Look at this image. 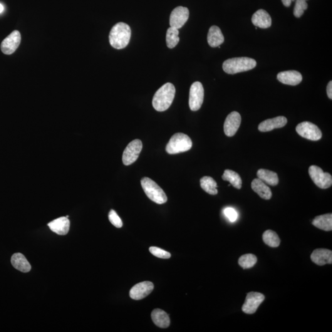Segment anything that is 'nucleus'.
I'll return each mask as SVG.
<instances>
[{
  "label": "nucleus",
  "mask_w": 332,
  "mask_h": 332,
  "mask_svg": "<svg viewBox=\"0 0 332 332\" xmlns=\"http://www.w3.org/2000/svg\"><path fill=\"white\" fill-rule=\"evenodd\" d=\"M175 88L173 84L167 83L158 89L153 97V107L158 111H165L170 107L175 98Z\"/></svg>",
  "instance_id": "obj_1"
},
{
  "label": "nucleus",
  "mask_w": 332,
  "mask_h": 332,
  "mask_svg": "<svg viewBox=\"0 0 332 332\" xmlns=\"http://www.w3.org/2000/svg\"><path fill=\"white\" fill-rule=\"evenodd\" d=\"M131 36V29L129 25L124 22H119L111 30L109 41L114 48L124 49L130 43Z\"/></svg>",
  "instance_id": "obj_2"
},
{
  "label": "nucleus",
  "mask_w": 332,
  "mask_h": 332,
  "mask_svg": "<svg viewBox=\"0 0 332 332\" xmlns=\"http://www.w3.org/2000/svg\"><path fill=\"white\" fill-rule=\"evenodd\" d=\"M257 66V62L254 59L249 58H235L228 59L223 64V69L228 74L244 72L254 68Z\"/></svg>",
  "instance_id": "obj_3"
},
{
  "label": "nucleus",
  "mask_w": 332,
  "mask_h": 332,
  "mask_svg": "<svg viewBox=\"0 0 332 332\" xmlns=\"http://www.w3.org/2000/svg\"><path fill=\"white\" fill-rule=\"evenodd\" d=\"M141 185L148 198L158 204H165L167 201V196L162 188L151 178L143 177Z\"/></svg>",
  "instance_id": "obj_4"
},
{
  "label": "nucleus",
  "mask_w": 332,
  "mask_h": 332,
  "mask_svg": "<svg viewBox=\"0 0 332 332\" xmlns=\"http://www.w3.org/2000/svg\"><path fill=\"white\" fill-rule=\"evenodd\" d=\"M192 145V141L187 135L177 133L170 138L169 142L166 145V150L168 154H177L190 150Z\"/></svg>",
  "instance_id": "obj_5"
},
{
  "label": "nucleus",
  "mask_w": 332,
  "mask_h": 332,
  "mask_svg": "<svg viewBox=\"0 0 332 332\" xmlns=\"http://www.w3.org/2000/svg\"><path fill=\"white\" fill-rule=\"evenodd\" d=\"M309 174L316 186L322 189L330 188L332 185V177L330 173L324 172L321 167L311 166L309 168Z\"/></svg>",
  "instance_id": "obj_6"
},
{
  "label": "nucleus",
  "mask_w": 332,
  "mask_h": 332,
  "mask_svg": "<svg viewBox=\"0 0 332 332\" xmlns=\"http://www.w3.org/2000/svg\"><path fill=\"white\" fill-rule=\"evenodd\" d=\"M296 131L301 137L313 141L320 140L323 135L320 129L308 121L299 123L296 127Z\"/></svg>",
  "instance_id": "obj_7"
},
{
  "label": "nucleus",
  "mask_w": 332,
  "mask_h": 332,
  "mask_svg": "<svg viewBox=\"0 0 332 332\" xmlns=\"http://www.w3.org/2000/svg\"><path fill=\"white\" fill-rule=\"evenodd\" d=\"M204 91L202 84L197 81L191 86L189 97V106L192 111L199 110L204 101Z\"/></svg>",
  "instance_id": "obj_8"
},
{
  "label": "nucleus",
  "mask_w": 332,
  "mask_h": 332,
  "mask_svg": "<svg viewBox=\"0 0 332 332\" xmlns=\"http://www.w3.org/2000/svg\"><path fill=\"white\" fill-rule=\"evenodd\" d=\"M142 141L136 139L129 143L123 155V162L125 166H130L138 159L142 150Z\"/></svg>",
  "instance_id": "obj_9"
},
{
  "label": "nucleus",
  "mask_w": 332,
  "mask_h": 332,
  "mask_svg": "<svg viewBox=\"0 0 332 332\" xmlns=\"http://www.w3.org/2000/svg\"><path fill=\"white\" fill-rule=\"evenodd\" d=\"M265 299L264 294L259 292H249L247 294L246 301L242 306V311L247 314H254Z\"/></svg>",
  "instance_id": "obj_10"
},
{
  "label": "nucleus",
  "mask_w": 332,
  "mask_h": 332,
  "mask_svg": "<svg viewBox=\"0 0 332 332\" xmlns=\"http://www.w3.org/2000/svg\"><path fill=\"white\" fill-rule=\"evenodd\" d=\"M189 10L187 7L183 6L175 7L170 14V27L177 29L182 28L189 18Z\"/></svg>",
  "instance_id": "obj_11"
},
{
  "label": "nucleus",
  "mask_w": 332,
  "mask_h": 332,
  "mask_svg": "<svg viewBox=\"0 0 332 332\" xmlns=\"http://www.w3.org/2000/svg\"><path fill=\"white\" fill-rule=\"evenodd\" d=\"M21 41V35L20 32L15 31L2 41L1 49L2 53L7 55L13 54L18 48Z\"/></svg>",
  "instance_id": "obj_12"
},
{
  "label": "nucleus",
  "mask_w": 332,
  "mask_h": 332,
  "mask_svg": "<svg viewBox=\"0 0 332 332\" xmlns=\"http://www.w3.org/2000/svg\"><path fill=\"white\" fill-rule=\"evenodd\" d=\"M154 289V284L152 282L144 281L135 285L131 289L130 296L135 300H140L145 298L152 293Z\"/></svg>",
  "instance_id": "obj_13"
},
{
  "label": "nucleus",
  "mask_w": 332,
  "mask_h": 332,
  "mask_svg": "<svg viewBox=\"0 0 332 332\" xmlns=\"http://www.w3.org/2000/svg\"><path fill=\"white\" fill-rule=\"evenodd\" d=\"M241 123V116L237 111H232L228 115L224 123V132L228 137L236 134Z\"/></svg>",
  "instance_id": "obj_14"
},
{
  "label": "nucleus",
  "mask_w": 332,
  "mask_h": 332,
  "mask_svg": "<svg viewBox=\"0 0 332 332\" xmlns=\"http://www.w3.org/2000/svg\"><path fill=\"white\" fill-rule=\"evenodd\" d=\"M287 120L286 117L282 116H277V117L263 121L259 126V130L263 133L269 132L274 129L283 128L287 125Z\"/></svg>",
  "instance_id": "obj_15"
},
{
  "label": "nucleus",
  "mask_w": 332,
  "mask_h": 332,
  "mask_svg": "<svg viewBox=\"0 0 332 332\" xmlns=\"http://www.w3.org/2000/svg\"><path fill=\"white\" fill-rule=\"evenodd\" d=\"M277 78L280 82L291 86L298 85L303 79L301 74L296 70L282 71L277 75Z\"/></svg>",
  "instance_id": "obj_16"
},
{
  "label": "nucleus",
  "mask_w": 332,
  "mask_h": 332,
  "mask_svg": "<svg viewBox=\"0 0 332 332\" xmlns=\"http://www.w3.org/2000/svg\"><path fill=\"white\" fill-rule=\"evenodd\" d=\"M311 259L314 264L319 266L332 264V250L326 249L314 250L311 255Z\"/></svg>",
  "instance_id": "obj_17"
},
{
  "label": "nucleus",
  "mask_w": 332,
  "mask_h": 332,
  "mask_svg": "<svg viewBox=\"0 0 332 332\" xmlns=\"http://www.w3.org/2000/svg\"><path fill=\"white\" fill-rule=\"evenodd\" d=\"M70 226V220L66 217L59 218L48 224V227L52 232L63 236L68 233Z\"/></svg>",
  "instance_id": "obj_18"
},
{
  "label": "nucleus",
  "mask_w": 332,
  "mask_h": 332,
  "mask_svg": "<svg viewBox=\"0 0 332 332\" xmlns=\"http://www.w3.org/2000/svg\"><path fill=\"white\" fill-rule=\"evenodd\" d=\"M252 22L255 26L261 29L269 28L272 24L271 16L264 9L255 12L252 17Z\"/></svg>",
  "instance_id": "obj_19"
},
{
  "label": "nucleus",
  "mask_w": 332,
  "mask_h": 332,
  "mask_svg": "<svg viewBox=\"0 0 332 332\" xmlns=\"http://www.w3.org/2000/svg\"><path fill=\"white\" fill-rule=\"evenodd\" d=\"M225 38L221 30L217 26H212L207 34V41L212 48L219 47L224 43Z\"/></svg>",
  "instance_id": "obj_20"
},
{
  "label": "nucleus",
  "mask_w": 332,
  "mask_h": 332,
  "mask_svg": "<svg viewBox=\"0 0 332 332\" xmlns=\"http://www.w3.org/2000/svg\"><path fill=\"white\" fill-rule=\"evenodd\" d=\"M251 187L254 192L259 195L262 199L269 200L272 197L271 189L265 184V183L259 178L253 180Z\"/></svg>",
  "instance_id": "obj_21"
},
{
  "label": "nucleus",
  "mask_w": 332,
  "mask_h": 332,
  "mask_svg": "<svg viewBox=\"0 0 332 332\" xmlns=\"http://www.w3.org/2000/svg\"><path fill=\"white\" fill-rule=\"evenodd\" d=\"M11 264L14 268L22 272L31 271L32 266L28 260L21 253H16L11 257Z\"/></svg>",
  "instance_id": "obj_22"
},
{
  "label": "nucleus",
  "mask_w": 332,
  "mask_h": 332,
  "mask_svg": "<svg viewBox=\"0 0 332 332\" xmlns=\"http://www.w3.org/2000/svg\"><path fill=\"white\" fill-rule=\"evenodd\" d=\"M151 316H152L153 323L160 328L166 329L170 326L169 316L162 309H154L151 314Z\"/></svg>",
  "instance_id": "obj_23"
},
{
  "label": "nucleus",
  "mask_w": 332,
  "mask_h": 332,
  "mask_svg": "<svg viewBox=\"0 0 332 332\" xmlns=\"http://www.w3.org/2000/svg\"><path fill=\"white\" fill-rule=\"evenodd\" d=\"M312 224L314 227L326 232L332 230V214H328L316 217Z\"/></svg>",
  "instance_id": "obj_24"
},
{
  "label": "nucleus",
  "mask_w": 332,
  "mask_h": 332,
  "mask_svg": "<svg viewBox=\"0 0 332 332\" xmlns=\"http://www.w3.org/2000/svg\"><path fill=\"white\" fill-rule=\"evenodd\" d=\"M257 175L258 178L267 185L276 186L279 183L278 175L272 171L261 168L258 170Z\"/></svg>",
  "instance_id": "obj_25"
},
{
  "label": "nucleus",
  "mask_w": 332,
  "mask_h": 332,
  "mask_svg": "<svg viewBox=\"0 0 332 332\" xmlns=\"http://www.w3.org/2000/svg\"><path fill=\"white\" fill-rule=\"evenodd\" d=\"M222 179L228 181L230 184L233 186L237 189H241L242 188V179L240 175L233 170L227 169L225 170L222 175Z\"/></svg>",
  "instance_id": "obj_26"
},
{
  "label": "nucleus",
  "mask_w": 332,
  "mask_h": 332,
  "mask_svg": "<svg viewBox=\"0 0 332 332\" xmlns=\"http://www.w3.org/2000/svg\"><path fill=\"white\" fill-rule=\"evenodd\" d=\"M200 187L205 192L212 195H217V183L214 178L205 176L200 179Z\"/></svg>",
  "instance_id": "obj_27"
},
{
  "label": "nucleus",
  "mask_w": 332,
  "mask_h": 332,
  "mask_svg": "<svg viewBox=\"0 0 332 332\" xmlns=\"http://www.w3.org/2000/svg\"><path fill=\"white\" fill-rule=\"evenodd\" d=\"M263 240L265 244L271 247H277L281 243L278 235L272 230H267L263 234Z\"/></svg>",
  "instance_id": "obj_28"
},
{
  "label": "nucleus",
  "mask_w": 332,
  "mask_h": 332,
  "mask_svg": "<svg viewBox=\"0 0 332 332\" xmlns=\"http://www.w3.org/2000/svg\"><path fill=\"white\" fill-rule=\"evenodd\" d=\"M178 29L170 27L166 33V43L168 48L172 49L177 45L180 41Z\"/></svg>",
  "instance_id": "obj_29"
},
{
  "label": "nucleus",
  "mask_w": 332,
  "mask_h": 332,
  "mask_svg": "<svg viewBox=\"0 0 332 332\" xmlns=\"http://www.w3.org/2000/svg\"><path fill=\"white\" fill-rule=\"evenodd\" d=\"M257 258L254 254H246L242 255L239 259V265L243 269H249L254 267L257 264Z\"/></svg>",
  "instance_id": "obj_30"
},
{
  "label": "nucleus",
  "mask_w": 332,
  "mask_h": 332,
  "mask_svg": "<svg viewBox=\"0 0 332 332\" xmlns=\"http://www.w3.org/2000/svg\"><path fill=\"white\" fill-rule=\"evenodd\" d=\"M307 8H308V4L306 0H296L294 11V16L298 18L300 17Z\"/></svg>",
  "instance_id": "obj_31"
},
{
  "label": "nucleus",
  "mask_w": 332,
  "mask_h": 332,
  "mask_svg": "<svg viewBox=\"0 0 332 332\" xmlns=\"http://www.w3.org/2000/svg\"><path fill=\"white\" fill-rule=\"evenodd\" d=\"M149 250L151 254L160 259H168L171 257L170 253L157 247H151Z\"/></svg>",
  "instance_id": "obj_32"
},
{
  "label": "nucleus",
  "mask_w": 332,
  "mask_h": 332,
  "mask_svg": "<svg viewBox=\"0 0 332 332\" xmlns=\"http://www.w3.org/2000/svg\"><path fill=\"white\" fill-rule=\"evenodd\" d=\"M108 219L109 220H110L111 224L114 225V226L115 227L120 229V228L123 227L122 220H121L118 214H116V212L115 211V210H110V212H109L108 214Z\"/></svg>",
  "instance_id": "obj_33"
},
{
  "label": "nucleus",
  "mask_w": 332,
  "mask_h": 332,
  "mask_svg": "<svg viewBox=\"0 0 332 332\" xmlns=\"http://www.w3.org/2000/svg\"><path fill=\"white\" fill-rule=\"evenodd\" d=\"M224 214L231 222L236 221L237 219V213L233 208L227 207L224 210Z\"/></svg>",
  "instance_id": "obj_34"
},
{
  "label": "nucleus",
  "mask_w": 332,
  "mask_h": 332,
  "mask_svg": "<svg viewBox=\"0 0 332 332\" xmlns=\"http://www.w3.org/2000/svg\"><path fill=\"white\" fill-rule=\"evenodd\" d=\"M327 93H328V96L329 98L332 99V81H331L329 83L328 87H327Z\"/></svg>",
  "instance_id": "obj_35"
},
{
  "label": "nucleus",
  "mask_w": 332,
  "mask_h": 332,
  "mask_svg": "<svg viewBox=\"0 0 332 332\" xmlns=\"http://www.w3.org/2000/svg\"><path fill=\"white\" fill-rule=\"evenodd\" d=\"M294 1L295 0H282V3L286 7L291 6L292 2Z\"/></svg>",
  "instance_id": "obj_36"
},
{
  "label": "nucleus",
  "mask_w": 332,
  "mask_h": 332,
  "mask_svg": "<svg viewBox=\"0 0 332 332\" xmlns=\"http://www.w3.org/2000/svg\"><path fill=\"white\" fill-rule=\"evenodd\" d=\"M4 11V6L3 5L0 3V13H1L2 11Z\"/></svg>",
  "instance_id": "obj_37"
},
{
  "label": "nucleus",
  "mask_w": 332,
  "mask_h": 332,
  "mask_svg": "<svg viewBox=\"0 0 332 332\" xmlns=\"http://www.w3.org/2000/svg\"></svg>",
  "instance_id": "obj_38"
}]
</instances>
